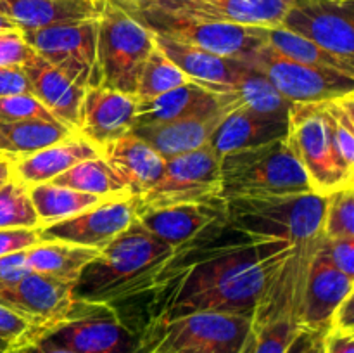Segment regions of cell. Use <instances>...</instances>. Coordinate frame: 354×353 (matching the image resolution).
<instances>
[{
  "instance_id": "obj_21",
  "label": "cell",
  "mask_w": 354,
  "mask_h": 353,
  "mask_svg": "<svg viewBox=\"0 0 354 353\" xmlns=\"http://www.w3.org/2000/svg\"><path fill=\"white\" fill-rule=\"evenodd\" d=\"M154 42L182 69L183 75L190 82L199 83L207 90L218 93H230V89L235 85L239 76L248 68V64L239 59L225 57V55L158 37V35H154Z\"/></svg>"
},
{
  "instance_id": "obj_49",
  "label": "cell",
  "mask_w": 354,
  "mask_h": 353,
  "mask_svg": "<svg viewBox=\"0 0 354 353\" xmlns=\"http://www.w3.org/2000/svg\"><path fill=\"white\" fill-rule=\"evenodd\" d=\"M0 158L2 159H9V161H14L17 158L16 152H14L12 145L10 142L7 141V137L3 135V132L0 130Z\"/></svg>"
},
{
  "instance_id": "obj_8",
  "label": "cell",
  "mask_w": 354,
  "mask_h": 353,
  "mask_svg": "<svg viewBox=\"0 0 354 353\" xmlns=\"http://www.w3.org/2000/svg\"><path fill=\"white\" fill-rule=\"evenodd\" d=\"M287 138L306 172L313 192L328 196L354 185V172L346 168L335 149L320 102H294L290 106Z\"/></svg>"
},
{
  "instance_id": "obj_42",
  "label": "cell",
  "mask_w": 354,
  "mask_h": 353,
  "mask_svg": "<svg viewBox=\"0 0 354 353\" xmlns=\"http://www.w3.org/2000/svg\"><path fill=\"white\" fill-rule=\"evenodd\" d=\"M33 55V48L24 38L23 30L0 31V68L23 66Z\"/></svg>"
},
{
  "instance_id": "obj_6",
  "label": "cell",
  "mask_w": 354,
  "mask_h": 353,
  "mask_svg": "<svg viewBox=\"0 0 354 353\" xmlns=\"http://www.w3.org/2000/svg\"><path fill=\"white\" fill-rule=\"evenodd\" d=\"M254 317L197 311L147 322L138 353H241Z\"/></svg>"
},
{
  "instance_id": "obj_38",
  "label": "cell",
  "mask_w": 354,
  "mask_h": 353,
  "mask_svg": "<svg viewBox=\"0 0 354 353\" xmlns=\"http://www.w3.org/2000/svg\"><path fill=\"white\" fill-rule=\"evenodd\" d=\"M324 237H354V185L327 196Z\"/></svg>"
},
{
  "instance_id": "obj_20",
  "label": "cell",
  "mask_w": 354,
  "mask_h": 353,
  "mask_svg": "<svg viewBox=\"0 0 354 353\" xmlns=\"http://www.w3.org/2000/svg\"><path fill=\"white\" fill-rule=\"evenodd\" d=\"M239 106L242 104L234 93H218L196 82H187L154 99L137 102L135 125L175 121Z\"/></svg>"
},
{
  "instance_id": "obj_28",
  "label": "cell",
  "mask_w": 354,
  "mask_h": 353,
  "mask_svg": "<svg viewBox=\"0 0 354 353\" xmlns=\"http://www.w3.org/2000/svg\"><path fill=\"white\" fill-rule=\"evenodd\" d=\"M100 249L64 241H40L24 251L28 269L75 284L82 270L99 256Z\"/></svg>"
},
{
  "instance_id": "obj_22",
  "label": "cell",
  "mask_w": 354,
  "mask_h": 353,
  "mask_svg": "<svg viewBox=\"0 0 354 353\" xmlns=\"http://www.w3.org/2000/svg\"><path fill=\"white\" fill-rule=\"evenodd\" d=\"M100 158L123 180L131 196L151 190L165 172L166 159L131 132L100 147Z\"/></svg>"
},
{
  "instance_id": "obj_19",
  "label": "cell",
  "mask_w": 354,
  "mask_h": 353,
  "mask_svg": "<svg viewBox=\"0 0 354 353\" xmlns=\"http://www.w3.org/2000/svg\"><path fill=\"white\" fill-rule=\"evenodd\" d=\"M137 220L159 241L173 249H182L206 235L216 225L225 224V201L158 208L144 211Z\"/></svg>"
},
{
  "instance_id": "obj_3",
  "label": "cell",
  "mask_w": 354,
  "mask_h": 353,
  "mask_svg": "<svg viewBox=\"0 0 354 353\" xmlns=\"http://www.w3.org/2000/svg\"><path fill=\"white\" fill-rule=\"evenodd\" d=\"M225 201V221L249 239L313 246L324 230L327 196L317 192L239 196Z\"/></svg>"
},
{
  "instance_id": "obj_52",
  "label": "cell",
  "mask_w": 354,
  "mask_h": 353,
  "mask_svg": "<svg viewBox=\"0 0 354 353\" xmlns=\"http://www.w3.org/2000/svg\"><path fill=\"white\" fill-rule=\"evenodd\" d=\"M0 353H12V348L7 343H3L2 339H0Z\"/></svg>"
},
{
  "instance_id": "obj_34",
  "label": "cell",
  "mask_w": 354,
  "mask_h": 353,
  "mask_svg": "<svg viewBox=\"0 0 354 353\" xmlns=\"http://www.w3.org/2000/svg\"><path fill=\"white\" fill-rule=\"evenodd\" d=\"M297 332L299 325L290 311L254 317L252 329L241 353H286Z\"/></svg>"
},
{
  "instance_id": "obj_30",
  "label": "cell",
  "mask_w": 354,
  "mask_h": 353,
  "mask_svg": "<svg viewBox=\"0 0 354 353\" xmlns=\"http://www.w3.org/2000/svg\"><path fill=\"white\" fill-rule=\"evenodd\" d=\"M57 185L71 187L85 194H93L102 199H127L131 197L130 190L123 180L114 173V170L102 158H90L76 163L64 173L50 180Z\"/></svg>"
},
{
  "instance_id": "obj_32",
  "label": "cell",
  "mask_w": 354,
  "mask_h": 353,
  "mask_svg": "<svg viewBox=\"0 0 354 353\" xmlns=\"http://www.w3.org/2000/svg\"><path fill=\"white\" fill-rule=\"evenodd\" d=\"M266 44L275 48L279 54L303 62V64L337 69V71L354 76V64L351 62H346L344 59L330 54L320 45L313 44V42L306 40V38L299 37V35L292 33L282 26L266 28Z\"/></svg>"
},
{
  "instance_id": "obj_9",
  "label": "cell",
  "mask_w": 354,
  "mask_h": 353,
  "mask_svg": "<svg viewBox=\"0 0 354 353\" xmlns=\"http://www.w3.org/2000/svg\"><path fill=\"white\" fill-rule=\"evenodd\" d=\"M221 197L220 156L209 144L166 159L159 182L137 197V217L144 211L176 204H204Z\"/></svg>"
},
{
  "instance_id": "obj_18",
  "label": "cell",
  "mask_w": 354,
  "mask_h": 353,
  "mask_svg": "<svg viewBox=\"0 0 354 353\" xmlns=\"http://www.w3.org/2000/svg\"><path fill=\"white\" fill-rule=\"evenodd\" d=\"M156 9L196 19L245 26H279L294 0H140Z\"/></svg>"
},
{
  "instance_id": "obj_35",
  "label": "cell",
  "mask_w": 354,
  "mask_h": 353,
  "mask_svg": "<svg viewBox=\"0 0 354 353\" xmlns=\"http://www.w3.org/2000/svg\"><path fill=\"white\" fill-rule=\"evenodd\" d=\"M187 82H190V80L183 75L182 69L156 45L149 54L147 61L142 66L133 97L137 99V102L151 100Z\"/></svg>"
},
{
  "instance_id": "obj_26",
  "label": "cell",
  "mask_w": 354,
  "mask_h": 353,
  "mask_svg": "<svg viewBox=\"0 0 354 353\" xmlns=\"http://www.w3.org/2000/svg\"><path fill=\"white\" fill-rule=\"evenodd\" d=\"M287 132H289V120L265 116L241 106L230 111L218 125L209 145L221 158L228 152L268 144L277 138L286 137Z\"/></svg>"
},
{
  "instance_id": "obj_14",
  "label": "cell",
  "mask_w": 354,
  "mask_h": 353,
  "mask_svg": "<svg viewBox=\"0 0 354 353\" xmlns=\"http://www.w3.org/2000/svg\"><path fill=\"white\" fill-rule=\"evenodd\" d=\"M137 220V196L107 199L66 220L40 228V241H64L104 249Z\"/></svg>"
},
{
  "instance_id": "obj_11",
  "label": "cell",
  "mask_w": 354,
  "mask_h": 353,
  "mask_svg": "<svg viewBox=\"0 0 354 353\" xmlns=\"http://www.w3.org/2000/svg\"><path fill=\"white\" fill-rule=\"evenodd\" d=\"M244 62L261 73L292 104L324 102L354 92V76L337 69L303 64L279 54L268 44L256 48Z\"/></svg>"
},
{
  "instance_id": "obj_50",
  "label": "cell",
  "mask_w": 354,
  "mask_h": 353,
  "mask_svg": "<svg viewBox=\"0 0 354 353\" xmlns=\"http://www.w3.org/2000/svg\"><path fill=\"white\" fill-rule=\"evenodd\" d=\"M10 179V161L0 158V187Z\"/></svg>"
},
{
  "instance_id": "obj_24",
  "label": "cell",
  "mask_w": 354,
  "mask_h": 353,
  "mask_svg": "<svg viewBox=\"0 0 354 353\" xmlns=\"http://www.w3.org/2000/svg\"><path fill=\"white\" fill-rule=\"evenodd\" d=\"M28 78H30L33 96L44 104L45 109L57 121L76 134L85 90L69 76L59 71L37 54L23 64Z\"/></svg>"
},
{
  "instance_id": "obj_53",
  "label": "cell",
  "mask_w": 354,
  "mask_h": 353,
  "mask_svg": "<svg viewBox=\"0 0 354 353\" xmlns=\"http://www.w3.org/2000/svg\"><path fill=\"white\" fill-rule=\"evenodd\" d=\"M317 353H324V341H322V345H320V346H318Z\"/></svg>"
},
{
  "instance_id": "obj_44",
  "label": "cell",
  "mask_w": 354,
  "mask_h": 353,
  "mask_svg": "<svg viewBox=\"0 0 354 353\" xmlns=\"http://www.w3.org/2000/svg\"><path fill=\"white\" fill-rule=\"evenodd\" d=\"M33 93L30 78L23 66H6L0 68V97Z\"/></svg>"
},
{
  "instance_id": "obj_31",
  "label": "cell",
  "mask_w": 354,
  "mask_h": 353,
  "mask_svg": "<svg viewBox=\"0 0 354 353\" xmlns=\"http://www.w3.org/2000/svg\"><path fill=\"white\" fill-rule=\"evenodd\" d=\"M230 93L237 97L239 102L245 109L265 114V116L279 118V120H289L292 102L280 96L279 90L251 66L242 71L235 85L230 89Z\"/></svg>"
},
{
  "instance_id": "obj_5",
  "label": "cell",
  "mask_w": 354,
  "mask_h": 353,
  "mask_svg": "<svg viewBox=\"0 0 354 353\" xmlns=\"http://www.w3.org/2000/svg\"><path fill=\"white\" fill-rule=\"evenodd\" d=\"M154 35L113 0H97V83L133 96Z\"/></svg>"
},
{
  "instance_id": "obj_36",
  "label": "cell",
  "mask_w": 354,
  "mask_h": 353,
  "mask_svg": "<svg viewBox=\"0 0 354 353\" xmlns=\"http://www.w3.org/2000/svg\"><path fill=\"white\" fill-rule=\"evenodd\" d=\"M332 141L346 168L354 172V92L320 102Z\"/></svg>"
},
{
  "instance_id": "obj_27",
  "label": "cell",
  "mask_w": 354,
  "mask_h": 353,
  "mask_svg": "<svg viewBox=\"0 0 354 353\" xmlns=\"http://www.w3.org/2000/svg\"><path fill=\"white\" fill-rule=\"evenodd\" d=\"M0 12L19 30H40L97 16V0H0Z\"/></svg>"
},
{
  "instance_id": "obj_4",
  "label": "cell",
  "mask_w": 354,
  "mask_h": 353,
  "mask_svg": "<svg viewBox=\"0 0 354 353\" xmlns=\"http://www.w3.org/2000/svg\"><path fill=\"white\" fill-rule=\"evenodd\" d=\"M220 179L223 199L313 192L287 135L258 147L223 154L220 158Z\"/></svg>"
},
{
  "instance_id": "obj_51",
  "label": "cell",
  "mask_w": 354,
  "mask_h": 353,
  "mask_svg": "<svg viewBox=\"0 0 354 353\" xmlns=\"http://www.w3.org/2000/svg\"><path fill=\"white\" fill-rule=\"evenodd\" d=\"M9 30H19V28H17L9 17L3 16V14L0 12V31H9Z\"/></svg>"
},
{
  "instance_id": "obj_47",
  "label": "cell",
  "mask_w": 354,
  "mask_h": 353,
  "mask_svg": "<svg viewBox=\"0 0 354 353\" xmlns=\"http://www.w3.org/2000/svg\"><path fill=\"white\" fill-rule=\"evenodd\" d=\"M322 341H324V334L306 331V329H299V332L294 336L290 345L287 346L286 353H317Z\"/></svg>"
},
{
  "instance_id": "obj_13",
  "label": "cell",
  "mask_w": 354,
  "mask_h": 353,
  "mask_svg": "<svg viewBox=\"0 0 354 353\" xmlns=\"http://www.w3.org/2000/svg\"><path fill=\"white\" fill-rule=\"evenodd\" d=\"M279 26L354 64V0H294Z\"/></svg>"
},
{
  "instance_id": "obj_16",
  "label": "cell",
  "mask_w": 354,
  "mask_h": 353,
  "mask_svg": "<svg viewBox=\"0 0 354 353\" xmlns=\"http://www.w3.org/2000/svg\"><path fill=\"white\" fill-rule=\"evenodd\" d=\"M351 293H354L353 277L342 273L324 256L315 253L308 265L294 314L299 329L325 334L335 308Z\"/></svg>"
},
{
  "instance_id": "obj_46",
  "label": "cell",
  "mask_w": 354,
  "mask_h": 353,
  "mask_svg": "<svg viewBox=\"0 0 354 353\" xmlns=\"http://www.w3.org/2000/svg\"><path fill=\"white\" fill-rule=\"evenodd\" d=\"M324 353H354V332L328 329L324 334Z\"/></svg>"
},
{
  "instance_id": "obj_12",
  "label": "cell",
  "mask_w": 354,
  "mask_h": 353,
  "mask_svg": "<svg viewBox=\"0 0 354 353\" xmlns=\"http://www.w3.org/2000/svg\"><path fill=\"white\" fill-rule=\"evenodd\" d=\"M35 54L83 89L97 83V16L23 31Z\"/></svg>"
},
{
  "instance_id": "obj_43",
  "label": "cell",
  "mask_w": 354,
  "mask_h": 353,
  "mask_svg": "<svg viewBox=\"0 0 354 353\" xmlns=\"http://www.w3.org/2000/svg\"><path fill=\"white\" fill-rule=\"evenodd\" d=\"M38 242H40V228H2L0 256L26 251Z\"/></svg>"
},
{
  "instance_id": "obj_33",
  "label": "cell",
  "mask_w": 354,
  "mask_h": 353,
  "mask_svg": "<svg viewBox=\"0 0 354 353\" xmlns=\"http://www.w3.org/2000/svg\"><path fill=\"white\" fill-rule=\"evenodd\" d=\"M0 130L12 145L17 158H24L33 152L57 144L64 138L75 135L61 121L26 120L16 123H0Z\"/></svg>"
},
{
  "instance_id": "obj_48",
  "label": "cell",
  "mask_w": 354,
  "mask_h": 353,
  "mask_svg": "<svg viewBox=\"0 0 354 353\" xmlns=\"http://www.w3.org/2000/svg\"><path fill=\"white\" fill-rule=\"evenodd\" d=\"M12 353H76V352H71V350H66V348H59V346L48 345V343H44V341H35L31 343V345L23 346V348L12 350Z\"/></svg>"
},
{
  "instance_id": "obj_45",
  "label": "cell",
  "mask_w": 354,
  "mask_h": 353,
  "mask_svg": "<svg viewBox=\"0 0 354 353\" xmlns=\"http://www.w3.org/2000/svg\"><path fill=\"white\" fill-rule=\"evenodd\" d=\"M328 329H332V331L354 332V293L348 294L342 300V303L335 308Z\"/></svg>"
},
{
  "instance_id": "obj_41",
  "label": "cell",
  "mask_w": 354,
  "mask_h": 353,
  "mask_svg": "<svg viewBox=\"0 0 354 353\" xmlns=\"http://www.w3.org/2000/svg\"><path fill=\"white\" fill-rule=\"evenodd\" d=\"M317 253L335 269L354 279V237H324L322 235Z\"/></svg>"
},
{
  "instance_id": "obj_1",
  "label": "cell",
  "mask_w": 354,
  "mask_h": 353,
  "mask_svg": "<svg viewBox=\"0 0 354 353\" xmlns=\"http://www.w3.org/2000/svg\"><path fill=\"white\" fill-rule=\"evenodd\" d=\"M299 249L303 248L287 241H259L235 230L232 234L227 221L216 225L176 249L156 277L149 287L156 291L149 322L197 311L254 317L283 266Z\"/></svg>"
},
{
  "instance_id": "obj_40",
  "label": "cell",
  "mask_w": 354,
  "mask_h": 353,
  "mask_svg": "<svg viewBox=\"0 0 354 353\" xmlns=\"http://www.w3.org/2000/svg\"><path fill=\"white\" fill-rule=\"evenodd\" d=\"M26 120L57 121L33 93L0 97V123H16Z\"/></svg>"
},
{
  "instance_id": "obj_39",
  "label": "cell",
  "mask_w": 354,
  "mask_h": 353,
  "mask_svg": "<svg viewBox=\"0 0 354 353\" xmlns=\"http://www.w3.org/2000/svg\"><path fill=\"white\" fill-rule=\"evenodd\" d=\"M44 327L17 311L0 305V339L12 350L31 345L44 334Z\"/></svg>"
},
{
  "instance_id": "obj_17",
  "label": "cell",
  "mask_w": 354,
  "mask_h": 353,
  "mask_svg": "<svg viewBox=\"0 0 354 353\" xmlns=\"http://www.w3.org/2000/svg\"><path fill=\"white\" fill-rule=\"evenodd\" d=\"M135 118L137 99L133 96L102 85H92L83 96L76 135L100 149L131 132Z\"/></svg>"
},
{
  "instance_id": "obj_2",
  "label": "cell",
  "mask_w": 354,
  "mask_h": 353,
  "mask_svg": "<svg viewBox=\"0 0 354 353\" xmlns=\"http://www.w3.org/2000/svg\"><path fill=\"white\" fill-rule=\"evenodd\" d=\"M175 253L135 220L82 270L73 296L78 303L111 305L145 293Z\"/></svg>"
},
{
  "instance_id": "obj_23",
  "label": "cell",
  "mask_w": 354,
  "mask_h": 353,
  "mask_svg": "<svg viewBox=\"0 0 354 353\" xmlns=\"http://www.w3.org/2000/svg\"><path fill=\"white\" fill-rule=\"evenodd\" d=\"M234 109H221L218 113L182 118V120L175 121H162V123L135 125L131 128V134L147 142L162 158L169 159L173 156L185 154V152L196 151V149L209 144L218 125Z\"/></svg>"
},
{
  "instance_id": "obj_7",
  "label": "cell",
  "mask_w": 354,
  "mask_h": 353,
  "mask_svg": "<svg viewBox=\"0 0 354 353\" xmlns=\"http://www.w3.org/2000/svg\"><path fill=\"white\" fill-rule=\"evenodd\" d=\"M152 35L194 45L225 57L244 61L266 44V28L196 19L182 14L156 9L140 0H113Z\"/></svg>"
},
{
  "instance_id": "obj_10",
  "label": "cell",
  "mask_w": 354,
  "mask_h": 353,
  "mask_svg": "<svg viewBox=\"0 0 354 353\" xmlns=\"http://www.w3.org/2000/svg\"><path fill=\"white\" fill-rule=\"evenodd\" d=\"M37 341L76 353H138L140 332L124 324L111 305L78 303Z\"/></svg>"
},
{
  "instance_id": "obj_29",
  "label": "cell",
  "mask_w": 354,
  "mask_h": 353,
  "mask_svg": "<svg viewBox=\"0 0 354 353\" xmlns=\"http://www.w3.org/2000/svg\"><path fill=\"white\" fill-rule=\"evenodd\" d=\"M28 190L41 227L71 218L102 201H107L93 194L80 192L71 187L57 185L52 182L28 187Z\"/></svg>"
},
{
  "instance_id": "obj_25",
  "label": "cell",
  "mask_w": 354,
  "mask_h": 353,
  "mask_svg": "<svg viewBox=\"0 0 354 353\" xmlns=\"http://www.w3.org/2000/svg\"><path fill=\"white\" fill-rule=\"evenodd\" d=\"M100 149L80 135H71L57 144L10 161V176L26 187L54 180L66 170L90 158H99Z\"/></svg>"
},
{
  "instance_id": "obj_37",
  "label": "cell",
  "mask_w": 354,
  "mask_h": 353,
  "mask_svg": "<svg viewBox=\"0 0 354 353\" xmlns=\"http://www.w3.org/2000/svg\"><path fill=\"white\" fill-rule=\"evenodd\" d=\"M2 228H41L30 190L12 176L0 187V230Z\"/></svg>"
},
{
  "instance_id": "obj_15",
  "label": "cell",
  "mask_w": 354,
  "mask_h": 353,
  "mask_svg": "<svg viewBox=\"0 0 354 353\" xmlns=\"http://www.w3.org/2000/svg\"><path fill=\"white\" fill-rule=\"evenodd\" d=\"M73 287L71 282L30 272L12 286L0 289V305L47 331L75 311L78 301L73 296Z\"/></svg>"
}]
</instances>
